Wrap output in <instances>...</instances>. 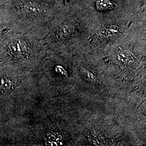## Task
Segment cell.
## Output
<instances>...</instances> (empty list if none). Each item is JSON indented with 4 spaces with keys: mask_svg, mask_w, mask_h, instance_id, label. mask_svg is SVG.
Instances as JSON below:
<instances>
[{
    "mask_svg": "<svg viewBox=\"0 0 146 146\" xmlns=\"http://www.w3.org/2000/svg\"><path fill=\"white\" fill-rule=\"evenodd\" d=\"M9 51L14 58H21L26 55L27 52L26 44L22 40H14L9 44Z\"/></svg>",
    "mask_w": 146,
    "mask_h": 146,
    "instance_id": "cell-1",
    "label": "cell"
},
{
    "mask_svg": "<svg viewBox=\"0 0 146 146\" xmlns=\"http://www.w3.org/2000/svg\"><path fill=\"white\" fill-rule=\"evenodd\" d=\"M13 89V82L6 77L0 78V93L7 94Z\"/></svg>",
    "mask_w": 146,
    "mask_h": 146,
    "instance_id": "cell-2",
    "label": "cell"
},
{
    "mask_svg": "<svg viewBox=\"0 0 146 146\" xmlns=\"http://www.w3.org/2000/svg\"><path fill=\"white\" fill-rule=\"evenodd\" d=\"M22 11L27 15H35L40 13V8L38 5L33 3H28L23 5Z\"/></svg>",
    "mask_w": 146,
    "mask_h": 146,
    "instance_id": "cell-3",
    "label": "cell"
},
{
    "mask_svg": "<svg viewBox=\"0 0 146 146\" xmlns=\"http://www.w3.org/2000/svg\"><path fill=\"white\" fill-rule=\"evenodd\" d=\"M114 3L110 0H98L96 7L100 11H106L114 7Z\"/></svg>",
    "mask_w": 146,
    "mask_h": 146,
    "instance_id": "cell-4",
    "label": "cell"
},
{
    "mask_svg": "<svg viewBox=\"0 0 146 146\" xmlns=\"http://www.w3.org/2000/svg\"><path fill=\"white\" fill-rule=\"evenodd\" d=\"M66 1H70L71 0H66Z\"/></svg>",
    "mask_w": 146,
    "mask_h": 146,
    "instance_id": "cell-5",
    "label": "cell"
}]
</instances>
